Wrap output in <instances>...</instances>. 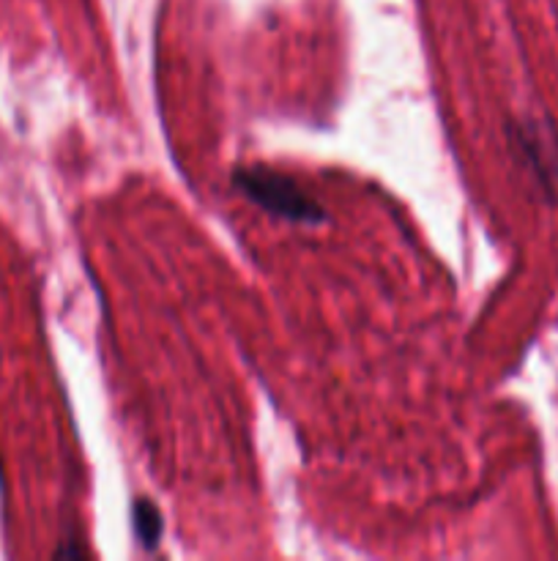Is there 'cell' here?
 I'll return each mask as SVG.
<instances>
[{
    "label": "cell",
    "mask_w": 558,
    "mask_h": 561,
    "mask_svg": "<svg viewBox=\"0 0 558 561\" xmlns=\"http://www.w3.org/2000/svg\"><path fill=\"white\" fill-rule=\"evenodd\" d=\"M131 529L146 551H156L164 535V520L151 499H135L131 502Z\"/></svg>",
    "instance_id": "3"
},
{
    "label": "cell",
    "mask_w": 558,
    "mask_h": 561,
    "mask_svg": "<svg viewBox=\"0 0 558 561\" xmlns=\"http://www.w3.org/2000/svg\"><path fill=\"white\" fill-rule=\"evenodd\" d=\"M233 186L249 203L260 206L263 211L295 225H323L326 211L321 203L312 201L293 179L268 170L263 164L257 168H239L233 173Z\"/></svg>",
    "instance_id": "1"
},
{
    "label": "cell",
    "mask_w": 558,
    "mask_h": 561,
    "mask_svg": "<svg viewBox=\"0 0 558 561\" xmlns=\"http://www.w3.org/2000/svg\"><path fill=\"white\" fill-rule=\"evenodd\" d=\"M512 142L542 190L558 203V140L536 121H523L512 129Z\"/></svg>",
    "instance_id": "2"
}]
</instances>
